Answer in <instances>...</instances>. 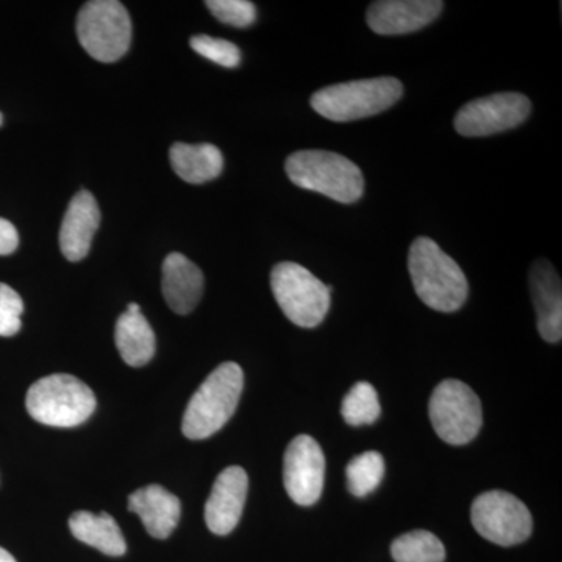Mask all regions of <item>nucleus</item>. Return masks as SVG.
<instances>
[{"label":"nucleus","instance_id":"1","mask_svg":"<svg viewBox=\"0 0 562 562\" xmlns=\"http://www.w3.org/2000/svg\"><path fill=\"white\" fill-rule=\"evenodd\" d=\"M408 269L417 297L428 308L453 313L468 301L464 272L432 239L420 236L412 244Z\"/></svg>","mask_w":562,"mask_h":562},{"label":"nucleus","instance_id":"2","mask_svg":"<svg viewBox=\"0 0 562 562\" xmlns=\"http://www.w3.org/2000/svg\"><path fill=\"white\" fill-rule=\"evenodd\" d=\"M244 390V372L236 362H224L210 373L192 395L181 422V431L192 441H202L232 419Z\"/></svg>","mask_w":562,"mask_h":562},{"label":"nucleus","instance_id":"3","mask_svg":"<svg viewBox=\"0 0 562 562\" xmlns=\"http://www.w3.org/2000/svg\"><path fill=\"white\" fill-rule=\"evenodd\" d=\"M284 168L295 187L319 192L339 203L360 201L364 192L361 169L335 151H295L288 157Z\"/></svg>","mask_w":562,"mask_h":562},{"label":"nucleus","instance_id":"4","mask_svg":"<svg viewBox=\"0 0 562 562\" xmlns=\"http://www.w3.org/2000/svg\"><path fill=\"white\" fill-rule=\"evenodd\" d=\"M403 87L394 77L331 85L314 92L313 110L325 120L351 122L376 116L401 101Z\"/></svg>","mask_w":562,"mask_h":562},{"label":"nucleus","instance_id":"5","mask_svg":"<svg viewBox=\"0 0 562 562\" xmlns=\"http://www.w3.org/2000/svg\"><path fill=\"white\" fill-rule=\"evenodd\" d=\"M25 406L40 424L70 428L90 419L98 402L91 387L77 376L54 373L32 384Z\"/></svg>","mask_w":562,"mask_h":562},{"label":"nucleus","instance_id":"6","mask_svg":"<svg viewBox=\"0 0 562 562\" xmlns=\"http://www.w3.org/2000/svg\"><path fill=\"white\" fill-rule=\"evenodd\" d=\"M271 288L281 312L297 327H317L330 310L331 286L297 262L277 265L271 273Z\"/></svg>","mask_w":562,"mask_h":562},{"label":"nucleus","instance_id":"7","mask_svg":"<svg viewBox=\"0 0 562 562\" xmlns=\"http://www.w3.org/2000/svg\"><path fill=\"white\" fill-rule=\"evenodd\" d=\"M77 38L94 60H121L131 49V14L117 0L87 2L77 16Z\"/></svg>","mask_w":562,"mask_h":562},{"label":"nucleus","instance_id":"8","mask_svg":"<svg viewBox=\"0 0 562 562\" xmlns=\"http://www.w3.org/2000/svg\"><path fill=\"white\" fill-rule=\"evenodd\" d=\"M428 413L432 428L450 446H464L482 430V402L472 387L460 380H443L436 386Z\"/></svg>","mask_w":562,"mask_h":562},{"label":"nucleus","instance_id":"9","mask_svg":"<svg viewBox=\"0 0 562 562\" xmlns=\"http://www.w3.org/2000/svg\"><path fill=\"white\" fill-rule=\"evenodd\" d=\"M471 517L476 532L501 547L517 546L531 536L530 509L509 492L490 491L480 494L473 502Z\"/></svg>","mask_w":562,"mask_h":562},{"label":"nucleus","instance_id":"10","mask_svg":"<svg viewBox=\"0 0 562 562\" xmlns=\"http://www.w3.org/2000/svg\"><path fill=\"white\" fill-rule=\"evenodd\" d=\"M531 113V102L520 92H498L465 103L457 116L454 128L468 138H483L519 127Z\"/></svg>","mask_w":562,"mask_h":562},{"label":"nucleus","instance_id":"11","mask_svg":"<svg viewBox=\"0 0 562 562\" xmlns=\"http://www.w3.org/2000/svg\"><path fill=\"white\" fill-rule=\"evenodd\" d=\"M325 480V457L316 439L301 435L292 439L284 453V490L292 502L312 506L319 501Z\"/></svg>","mask_w":562,"mask_h":562},{"label":"nucleus","instance_id":"12","mask_svg":"<svg viewBox=\"0 0 562 562\" xmlns=\"http://www.w3.org/2000/svg\"><path fill=\"white\" fill-rule=\"evenodd\" d=\"M249 491V476L239 465L224 469L205 505V522L211 532L227 536L241 520L244 505Z\"/></svg>","mask_w":562,"mask_h":562},{"label":"nucleus","instance_id":"13","mask_svg":"<svg viewBox=\"0 0 562 562\" xmlns=\"http://www.w3.org/2000/svg\"><path fill=\"white\" fill-rule=\"evenodd\" d=\"M441 0H380L368 10V25L379 35H406L438 20Z\"/></svg>","mask_w":562,"mask_h":562},{"label":"nucleus","instance_id":"14","mask_svg":"<svg viewBox=\"0 0 562 562\" xmlns=\"http://www.w3.org/2000/svg\"><path fill=\"white\" fill-rule=\"evenodd\" d=\"M530 290L538 314V330L543 341L562 339V284L560 273L547 260H538L530 269Z\"/></svg>","mask_w":562,"mask_h":562},{"label":"nucleus","instance_id":"15","mask_svg":"<svg viewBox=\"0 0 562 562\" xmlns=\"http://www.w3.org/2000/svg\"><path fill=\"white\" fill-rule=\"evenodd\" d=\"M99 225L101 210L94 195L88 191L77 192L63 217L60 231V249L66 260L81 261L90 254Z\"/></svg>","mask_w":562,"mask_h":562},{"label":"nucleus","instance_id":"16","mask_svg":"<svg viewBox=\"0 0 562 562\" xmlns=\"http://www.w3.org/2000/svg\"><path fill=\"white\" fill-rule=\"evenodd\" d=\"M128 512L138 514L151 538L168 539L179 525L181 503L160 484H149L128 497Z\"/></svg>","mask_w":562,"mask_h":562},{"label":"nucleus","instance_id":"17","mask_svg":"<svg viewBox=\"0 0 562 562\" xmlns=\"http://www.w3.org/2000/svg\"><path fill=\"white\" fill-rule=\"evenodd\" d=\"M203 273L198 265L184 255L171 254L162 262V295L173 313L190 314L201 302Z\"/></svg>","mask_w":562,"mask_h":562},{"label":"nucleus","instance_id":"18","mask_svg":"<svg viewBox=\"0 0 562 562\" xmlns=\"http://www.w3.org/2000/svg\"><path fill=\"white\" fill-rule=\"evenodd\" d=\"M114 341L122 360L132 368H143L154 358L155 333L140 313L138 303H131L114 328Z\"/></svg>","mask_w":562,"mask_h":562},{"label":"nucleus","instance_id":"19","mask_svg":"<svg viewBox=\"0 0 562 562\" xmlns=\"http://www.w3.org/2000/svg\"><path fill=\"white\" fill-rule=\"evenodd\" d=\"M169 158L173 172L192 184L217 179L224 168L222 151L213 144L176 143L169 150Z\"/></svg>","mask_w":562,"mask_h":562},{"label":"nucleus","instance_id":"20","mask_svg":"<svg viewBox=\"0 0 562 562\" xmlns=\"http://www.w3.org/2000/svg\"><path fill=\"white\" fill-rule=\"evenodd\" d=\"M69 530L74 538L87 546L94 547L99 552L109 554V557H122L127 552V542H125L120 525L109 513H74L69 519Z\"/></svg>","mask_w":562,"mask_h":562},{"label":"nucleus","instance_id":"21","mask_svg":"<svg viewBox=\"0 0 562 562\" xmlns=\"http://www.w3.org/2000/svg\"><path fill=\"white\" fill-rule=\"evenodd\" d=\"M391 554L395 562H443L446 547L432 532L416 530L395 539Z\"/></svg>","mask_w":562,"mask_h":562},{"label":"nucleus","instance_id":"22","mask_svg":"<svg viewBox=\"0 0 562 562\" xmlns=\"http://www.w3.org/2000/svg\"><path fill=\"white\" fill-rule=\"evenodd\" d=\"M384 476V460L379 452L358 454L346 471L347 487L355 497H366L380 486Z\"/></svg>","mask_w":562,"mask_h":562},{"label":"nucleus","instance_id":"23","mask_svg":"<svg viewBox=\"0 0 562 562\" xmlns=\"http://www.w3.org/2000/svg\"><path fill=\"white\" fill-rule=\"evenodd\" d=\"M341 414L344 420L353 427L373 424L382 414L375 387L366 382L355 384L344 397Z\"/></svg>","mask_w":562,"mask_h":562},{"label":"nucleus","instance_id":"24","mask_svg":"<svg viewBox=\"0 0 562 562\" xmlns=\"http://www.w3.org/2000/svg\"><path fill=\"white\" fill-rule=\"evenodd\" d=\"M192 50L198 52L206 60L216 63L222 68H238L241 63V50L232 41L213 38L209 35H195L190 41Z\"/></svg>","mask_w":562,"mask_h":562},{"label":"nucleus","instance_id":"25","mask_svg":"<svg viewBox=\"0 0 562 562\" xmlns=\"http://www.w3.org/2000/svg\"><path fill=\"white\" fill-rule=\"evenodd\" d=\"M205 5L217 21L232 27H250L257 21V7L249 0H209Z\"/></svg>","mask_w":562,"mask_h":562},{"label":"nucleus","instance_id":"26","mask_svg":"<svg viewBox=\"0 0 562 562\" xmlns=\"http://www.w3.org/2000/svg\"><path fill=\"white\" fill-rule=\"evenodd\" d=\"M24 302L9 284L0 283V336H14L21 330Z\"/></svg>","mask_w":562,"mask_h":562},{"label":"nucleus","instance_id":"27","mask_svg":"<svg viewBox=\"0 0 562 562\" xmlns=\"http://www.w3.org/2000/svg\"><path fill=\"white\" fill-rule=\"evenodd\" d=\"M20 246V235L11 222L0 217V255H11Z\"/></svg>","mask_w":562,"mask_h":562},{"label":"nucleus","instance_id":"28","mask_svg":"<svg viewBox=\"0 0 562 562\" xmlns=\"http://www.w3.org/2000/svg\"><path fill=\"white\" fill-rule=\"evenodd\" d=\"M0 562H16V560L5 549L0 547Z\"/></svg>","mask_w":562,"mask_h":562},{"label":"nucleus","instance_id":"29","mask_svg":"<svg viewBox=\"0 0 562 562\" xmlns=\"http://www.w3.org/2000/svg\"><path fill=\"white\" fill-rule=\"evenodd\" d=\"M2 122H3V117H2V113H0V125H2Z\"/></svg>","mask_w":562,"mask_h":562}]
</instances>
